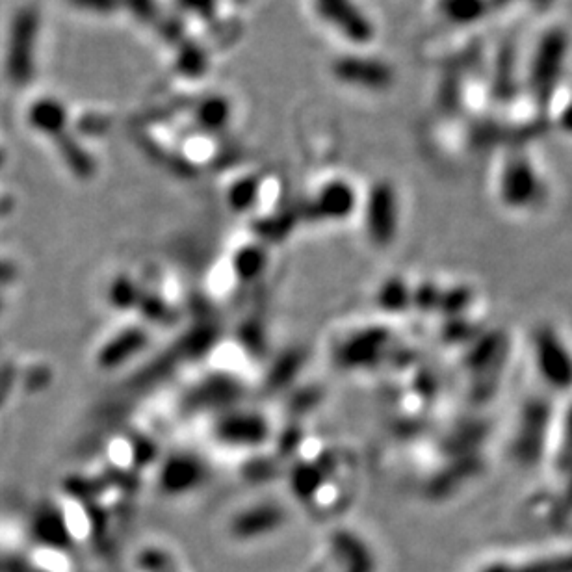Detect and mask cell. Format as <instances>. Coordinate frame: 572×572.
Instances as JSON below:
<instances>
[{
  "instance_id": "1",
  "label": "cell",
  "mask_w": 572,
  "mask_h": 572,
  "mask_svg": "<svg viewBox=\"0 0 572 572\" xmlns=\"http://www.w3.org/2000/svg\"><path fill=\"white\" fill-rule=\"evenodd\" d=\"M571 54V36L565 28L552 26L539 38L528 65V93L533 103L546 108L554 101Z\"/></svg>"
},
{
  "instance_id": "2",
  "label": "cell",
  "mask_w": 572,
  "mask_h": 572,
  "mask_svg": "<svg viewBox=\"0 0 572 572\" xmlns=\"http://www.w3.org/2000/svg\"><path fill=\"white\" fill-rule=\"evenodd\" d=\"M39 36V13L25 6L13 17L6 54V75L13 86H26L36 73V47Z\"/></svg>"
},
{
  "instance_id": "3",
  "label": "cell",
  "mask_w": 572,
  "mask_h": 572,
  "mask_svg": "<svg viewBox=\"0 0 572 572\" xmlns=\"http://www.w3.org/2000/svg\"><path fill=\"white\" fill-rule=\"evenodd\" d=\"M314 6L325 23L355 45H366L376 36L372 21L355 0H314Z\"/></svg>"
},
{
  "instance_id": "4",
  "label": "cell",
  "mask_w": 572,
  "mask_h": 572,
  "mask_svg": "<svg viewBox=\"0 0 572 572\" xmlns=\"http://www.w3.org/2000/svg\"><path fill=\"white\" fill-rule=\"evenodd\" d=\"M333 75L353 88L368 91L389 90L394 71L383 60L370 56H340L333 64Z\"/></svg>"
},
{
  "instance_id": "5",
  "label": "cell",
  "mask_w": 572,
  "mask_h": 572,
  "mask_svg": "<svg viewBox=\"0 0 572 572\" xmlns=\"http://www.w3.org/2000/svg\"><path fill=\"white\" fill-rule=\"evenodd\" d=\"M541 194V181L526 156L515 155L507 160L502 171V195L513 205L526 207Z\"/></svg>"
},
{
  "instance_id": "6",
  "label": "cell",
  "mask_w": 572,
  "mask_h": 572,
  "mask_svg": "<svg viewBox=\"0 0 572 572\" xmlns=\"http://www.w3.org/2000/svg\"><path fill=\"white\" fill-rule=\"evenodd\" d=\"M28 121L39 132L60 138L62 134H65L69 114H67L64 103H60L58 99L47 97V99H39L38 103L30 106Z\"/></svg>"
},
{
  "instance_id": "7",
  "label": "cell",
  "mask_w": 572,
  "mask_h": 572,
  "mask_svg": "<svg viewBox=\"0 0 572 572\" xmlns=\"http://www.w3.org/2000/svg\"><path fill=\"white\" fill-rule=\"evenodd\" d=\"M437 10L450 25L470 26L480 23L494 8L491 0H439Z\"/></svg>"
},
{
  "instance_id": "8",
  "label": "cell",
  "mask_w": 572,
  "mask_h": 572,
  "mask_svg": "<svg viewBox=\"0 0 572 572\" xmlns=\"http://www.w3.org/2000/svg\"><path fill=\"white\" fill-rule=\"evenodd\" d=\"M316 205L325 218H346L355 208V192L346 181L327 182L316 197Z\"/></svg>"
},
{
  "instance_id": "9",
  "label": "cell",
  "mask_w": 572,
  "mask_h": 572,
  "mask_svg": "<svg viewBox=\"0 0 572 572\" xmlns=\"http://www.w3.org/2000/svg\"><path fill=\"white\" fill-rule=\"evenodd\" d=\"M231 116H233V106L229 103V99L221 95H210L207 99H203L195 110L197 123L210 132L225 129L231 121Z\"/></svg>"
},
{
  "instance_id": "10",
  "label": "cell",
  "mask_w": 572,
  "mask_h": 572,
  "mask_svg": "<svg viewBox=\"0 0 572 572\" xmlns=\"http://www.w3.org/2000/svg\"><path fill=\"white\" fill-rule=\"evenodd\" d=\"M175 65L184 77H203L208 69V54L199 43L184 39L179 43Z\"/></svg>"
},
{
  "instance_id": "11",
  "label": "cell",
  "mask_w": 572,
  "mask_h": 572,
  "mask_svg": "<svg viewBox=\"0 0 572 572\" xmlns=\"http://www.w3.org/2000/svg\"><path fill=\"white\" fill-rule=\"evenodd\" d=\"M515 60H513V52L507 49L498 60V67H496V75L493 80V93L494 97L502 103H509L515 97Z\"/></svg>"
},
{
  "instance_id": "12",
  "label": "cell",
  "mask_w": 572,
  "mask_h": 572,
  "mask_svg": "<svg viewBox=\"0 0 572 572\" xmlns=\"http://www.w3.org/2000/svg\"><path fill=\"white\" fill-rule=\"evenodd\" d=\"M56 142L60 143V149L65 156V162L75 169L80 175H90L93 171V162L90 155L86 153V149L75 142L73 138H69V134L65 132L60 138H56Z\"/></svg>"
},
{
  "instance_id": "13",
  "label": "cell",
  "mask_w": 572,
  "mask_h": 572,
  "mask_svg": "<svg viewBox=\"0 0 572 572\" xmlns=\"http://www.w3.org/2000/svg\"><path fill=\"white\" fill-rule=\"evenodd\" d=\"M121 8H127L140 23L147 25H156L162 17L156 0H121Z\"/></svg>"
},
{
  "instance_id": "14",
  "label": "cell",
  "mask_w": 572,
  "mask_h": 572,
  "mask_svg": "<svg viewBox=\"0 0 572 572\" xmlns=\"http://www.w3.org/2000/svg\"><path fill=\"white\" fill-rule=\"evenodd\" d=\"M177 6H179V10H182V12L210 21L218 13L220 0H177Z\"/></svg>"
},
{
  "instance_id": "15",
  "label": "cell",
  "mask_w": 572,
  "mask_h": 572,
  "mask_svg": "<svg viewBox=\"0 0 572 572\" xmlns=\"http://www.w3.org/2000/svg\"><path fill=\"white\" fill-rule=\"evenodd\" d=\"M156 30L160 34V38L164 39L169 45H179L184 41V23L175 19V17H160V21L156 23Z\"/></svg>"
},
{
  "instance_id": "16",
  "label": "cell",
  "mask_w": 572,
  "mask_h": 572,
  "mask_svg": "<svg viewBox=\"0 0 572 572\" xmlns=\"http://www.w3.org/2000/svg\"><path fill=\"white\" fill-rule=\"evenodd\" d=\"M257 190H259V184L255 179L238 182L231 190V203L238 208L249 207L257 197Z\"/></svg>"
},
{
  "instance_id": "17",
  "label": "cell",
  "mask_w": 572,
  "mask_h": 572,
  "mask_svg": "<svg viewBox=\"0 0 572 572\" xmlns=\"http://www.w3.org/2000/svg\"><path fill=\"white\" fill-rule=\"evenodd\" d=\"M69 2L78 10L97 13V15H108L121 8V0H69Z\"/></svg>"
},
{
  "instance_id": "18",
  "label": "cell",
  "mask_w": 572,
  "mask_h": 572,
  "mask_svg": "<svg viewBox=\"0 0 572 572\" xmlns=\"http://www.w3.org/2000/svg\"><path fill=\"white\" fill-rule=\"evenodd\" d=\"M558 127L563 130L565 134H571L572 136V99L569 103L565 104L563 110L559 112Z\"/></svg>"
},
{
  "instance_id": "19",
  "label": "cell",
  "mask_w": 572,
  "mask_h": 572,
  "mask_svg": "<svg viewBox=\"0 0 572 572\" xmlns=\"http://www.w3.org/2000/svg\"><path fill=\"white\" fill-rule=\"evenodd\" d=\"M493 2V8H498V6H504V4H509L513 0H491ZM528 4H532L533 8H546L548 4H552L554 0H524Z\"/></svg>"
},
{
  "instance_id": "20",
  "label": "cell",
  "mask_w": 572,
  "mask_h": 572,
  "mask_svg": "<svg viewBox=\"0 0 572 572\" xmlns=\"http://www.w3.org/2000/svg\"><path fill=\"white\" fill-rule=\"evenodd\" d=\"M234 2H238V4H244V2H247V0H234Z\"/></svg>"
}]
</instances>
